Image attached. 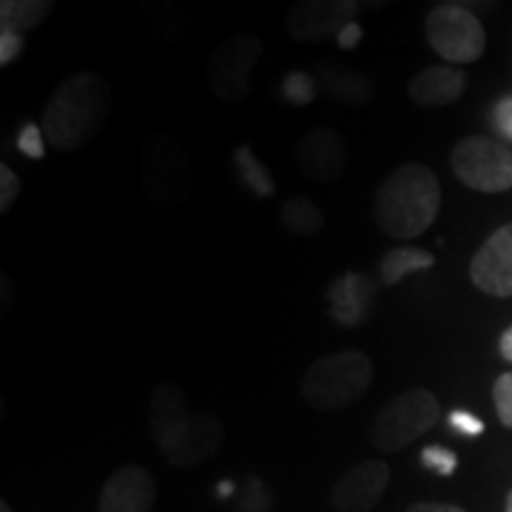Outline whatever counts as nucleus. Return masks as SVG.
Listing matches in <instances>:
<instances>
[{
	"label": "nucleus",
	"mask_w": 512,
	"mask_h": 512,
	"mask_svg": "<svg viewBox=\"0 0 512 512\" xmlns=\"http://www.w3.org/2000/svg\"><path fill=\"white\" fill-rule=\"evenodd\" d=\"M112 110V86L105 76L79 72L50 95L43 128L57 152H76L98 136Z\"/></svg>",
	"instance_id": "1"
},
{
	"label": "nucleus",
	"mask_w": 512,
	"mask_h": 512,
	"mask_svg": "<svg viewBox=\"0 0 512 512\" xmlns=\"http://www.w3.org/2000/svg\"><path fill=\"white\" fill-rule=\"evenodd\" d=\"M441 207V185L430 166L408 162L392 171L375 192L373 221L392 240H411L427 233Z\"/></svg>",
	"instance_id": "2"
},
{
	"label": "nucleus",
	"mask_w": 512,
	"mask_h": 512,
	"mask_svg": "<svg viewBox=\"0 0 512 512\" xmlns=\"http://www.w3.org/2000/svg\"><path fill=\"white\" fill-rule=\"evenodd\" d=\"M373 384V363L361 349L318 358L302 377V396L320 413H335L361 401Z\"/></svg>",
	"instance_id": "3"
},
{
	"label": "nucleus",
	"mask_w": 512,
	"mask_h": 512,
	"mask_svg": "<svg viewBox=\"0 0 512 512\" xmlns=\"http://www.w3.org/2000/svg\"><path fill=\"white\" fill-rule=\"evenodd\" d=\"M439 415V401L430 389H408L382 408L373 422L370 439L377 451L396 453L430 432L437 425Z\"/></svg>",
	"instance_id": "4"
},
{
	"label": "nucleus",
	"mask_w": 512,
	"mask_h": 512,
	"mask_svg": "<svg viewBox=\"0 0 512 512\" xmlns=\"http://www.w3.org/2000/svg\"><path fill=\"white\" fill-rule=\"evenodd\" d=\"M143 190L155 207H174L190 192L192 174L183 145L166 133H152L145 138L140 152Z\"/></svg>",
	"instance_id": "5"
},
{
	"label": "nucleus",
	"mask_w": 512,
	"mask_h": 512,
	"mask_svg": "<svg viewBox=\"0 0 512 512\" xmlns=\"http://www.w3.org/2000/svg\"><path fill=\"white\" fill-rule=\"evenodd\" d=\"M425 38L441 60L470 64L484 55L486 31L470 10L458 3H439L425 19Z\"/></svg>",
	"instance_id": "6"
},
{
	"label": "nucleus",
	"mask_w": 512,
	"mask_h": 512,
	"mask_svg": "<svg viewBox=\"0 0 512 512\" xmlns=\"http://www.w3.org/2000/svg\"><path fill=\"white\" fill-rule=\"evenodd\" d=\"M451 169L458 181L477 192L512 188V152L491 138H463L451 152Z\"/></svg>",
	"instance_id": "7"
},
{
	"label": "nucleus",
	"mask_w": 512,
	"mask_h": 512,
	"mask_svg": "<svg viewBox=\"0 0 512 512\" xmlns=\"http://www.w3.org/2000/svg\"><path fill=\"white\" fill-rule=\"evenodd\" d=\"M264 53V41L238 31L214 48L207 64L209 88L223 102H242L249 95V74Z\"/></svg>",
	"instance_id": "8"
},
{
	"label": "nucleus",
	"mask_w": 512,
	"mask_h": 512,
	"mask_svg": "<svg viewBox=\"0 0 512 512\" xmlns=\"http://www.w3.org/2000/svg\"><path fill=\"white\" fill-rule=\"evenodd\" d=\"M363 5L356 0H302L287 10V34L299 43H320L339 36Z\"/></svg>",
	"instance_id": "9"
},
{
	"label": "nucleus",
	"mask_w": 512,
	"mask_h": 512,
	"mask_svg": "<svg viewBox=\"0 0 512 512\" xmlns=\"http://www.w3.org/2000/svg\"><path fill=\"white\" fill-rule=\"evenodd\" d=\"M223 427L211 413H195L181 422L159 448L176 467H195L214 456L221 448Z\"/></svg>",
	"instance_id": "10"
},
{
	"label": "nucleus",
	"mask_w": 512,
	"mask_h": 512,
	"mask_svg": "<svg viewBox=\"0 0 512 512\" xmlns=\"http://www.w3.org/2000/svg\"><path fill=\"white\" fill-rule=\"evenodd\" d=\"M392 470L384 460H361L351 465L332 486L330 498L339 512H370L382 501Z\"/></svg>",
	"instance_id": "11"
},
{
	"label": "nucleus",
	"mask_w": 512,
	"mask_h": 512,
	"mask_svg": "<svg viewBox=\"0 0 512 512\" xmlns=\"http://www.w3.org/2000/svg\"><path fill=\"white\" fill-rule=\"evenodd\" d=\"M470 278L491 297H512V223L498 228L472 256Z\"/></svg>",
	"instance_id": "12"
},
{
	"label": "nucleus",
	"mask_w": 512,
	"mask_h": 512,
	"mask_svg": "<svg viewBox=\"0 0 512 512\" xmlns=\"http://www.w3.org/2000/svg\"><path fill=\"white\" fill-rule=\"evenodd\" d=\"M157 503V482L143 465H124L100 491L98 512H150Z\"/></svg>",
	"instance_id": "13"
},
{
	"label": "nucleus",
	"mask_w": 512,
	"mask_h": 512,
	"mask_svg": "<svg viewBox=\"0 0 512 512\" xmlns=\"http://www.w3.org/2000/svg\"><path fill=\"white\" fill-rule=\"evenodd\" d=\"M297 164L311 181L332 183L347 169V145L337 131L318 126L299 140Z\"/></svg>",
	"instance_id": "14"
},
{
	"label": "nucleus",
	"mask_w": 512,
	"mask_h": 512,
	"mask_svg": "<svg viewBox=\"0 0 512 512\" xmlns=\"http://www.w3.org/2000/svg\"><path fill=\"white\" fill-rule=\"evenodd\" d=\"M325 297L330 304V316L342 328H358L366 323L375 309L377 285L366 273L347 271L339 275L335 283H330Z\"/></svg>",
	"instance_id": "15"
},
{
	"label": "nucleus",
	"mask_w": 512,
	"mask_h": 512,
	"mask_svg": "<svg viewBox=\"0 0 512 512\" xmlns=\"http://www.w3.org/2000/svg\"><path fill=\"white\" fill-rule=\"evenodd\" d=\"M467 76L456 67H427L408 81V95L420 107H446L465 93Z\"/></svg>",
	"instance_id": "16"
},
{
	"label": "nucleus",
	"mask_w": 512,
	"mask_h": 512,
	"mask_svg": "<svg viewBox=\"0 0 512 512\" xmlns=\"http://www.w3.org/2000/svg\"><path fill=\"white\" fill-rule=\"evenodd\" d=\"M313 79L318 83V91L344 102V105L363 107L373 100V79L347 64L320 62L313 69Z\"/></svg>",
	"instance_id": "17"
},
{
	"label": "nucleus",
	"mask_w": 512,
	"mask_h": 512,
	"mask_svg": "<svg viewBox=\"0 0 512 512\" xmlns=\"http://www.w3.org/2000/svg\"><path fill=\"white\" fill-rule=\"evenodd\" d=\"M188 418L190 413L183 389L174 382L157 384L150 401H147V420H150V432L157 446Z\"/></svg>",
	"instance_id": "18"
},
{
	"label": "nucleus",
	"mask_w": 512,
	"mask_h": 512,
	"mask_svg": "<svg viewBox=\"0 0 512 512\" xmlns=\"http://www.w3.org/2000/svg\"><path fill=\"white\" fill-rule=\"evenodd\" d=\"M53 8V0H3L0 3V27L8 34H29L46 22Z\"/></svg>",
	"instance_id": "19"
},
{
	"label": "nucleus",
	"mask_w": 512,
	"mask_h": 512,
	"mask_svg": "<svg viewBox=\"0 0 512 512\" xmlns=\"http://www.w3.org/2000/svg\"><path fill=\"white\" fill-rule=\"evenodd\" d=\"M280 221L294 238H313L325 226V216L309 197H290L280 207Z\"/></svg>",
	"instance_id": "20"
},
{
	"label": "nucleus",
	"mask_w": 512,
	"mask_h": 512,
	"mask_svg": "<svg viewBox=\"0 0 512 512\" xmlns=\"http://www.w3.org/2000/svg\"><path fill=\"white\" fill-rule=\"evenodd\" d=\"M434 266V256L425 249L418 247H399L392 249L382 256L380 261V278L384 285H396L401 283L406 275L415 271H427V268Z\"/></svg>",
	"instance_id": "21"
},
{
	"label": "nucleus",
	"mask_w": 512,
	"mask_h": 512,
	"mask_svg": "<svg viewBox=\"0 0 512 512\" xmlns=\"http://www.w3.org/2000/svg\"><path fill=\"white\" fill-rule=\"evenodd\" d=\"M233 164L238 171L242 183L254 192L256 197H271L275 192V183L271 174L266 171V166L259 162V157L254 155L252 147L240 145L233 150Z\"/></svg>",
	"instance_id": "22"
},
{
	"label": "nucleus",
	"mask_w": 512,
	"mask_h": 512,
	"mask_svg": "<svg viewBox=\"0 0 512 512\" xmlns=\"http://www.w3.org/2000/svg\"><path fill=\"white\" fill-rule=\"evenodd\" d=\"M283 95L292 102V105L304 107L318 95V83L313 79V74L292 72L287 74V79L283 81Z\"/></svg>",
	"instance_id": "23"
},
{
	"label": "nucleus",
	"mask_w": 512,
	"mask_h": 512,
	"mask_svg": "<svg viewBox=\"0 0 512 512\" xmlns=\"http://www.w3.org/2000/svg\"><path fill=\"white\" fill-rule=\"evenodd\" d=\"M422 463H425L427 470H434L441 477H451L453 472H456L458 458H456V453L448 451V448L434 444V446H427L425 451H422Z\"/></svg>",
	"instance_id": "24"
},
{
	"label": "nucleus",
	"mask_w": 512,
	"mask_h": 512,
	"mask_svg": "<svg viewBox=\"0 0 512 512\" xmlns=\"http://www.w3.org/2000/svg\"><path fill=\"white\" fill-rule=\"evenodd\" d=\"M494 403L498 420L512 430V373H503L494 384Z\"/></svg>",
	"instance_id": "25"
},
{
	"label": "nucleus",
	"mask_w": 512,
	"mask_h": 512,
	"mask_svg": "<svg viewBox=\"0 0 512 512\" xmlns=\"http://www.w3.org/2000/svg\"><path fill=\"white\" fill-rule=\"evenodd\" d=\"M19 190H22V181L8 164H0V214H8L15 207Z\"/></svg>",
	"instance_id": "26"
},
{
	"label": "nucleus",
	"mask_w": 512,
	"mask_h": 512,
	"mask_svg": "<svg viewBox=\"0 0 512 512\" xmlns=\"http://www.w3.org/2000/svg\"><path fill=\"white\" fill-rule=\"evenodd\" d=\"M17 147H19V152H22V155H27L29 159H43V155H46V143H43L41 128L29 121V124L22 128V133H19Z\"/></svg>",
	"instance_id": "27"
},
{
	"label": "nucleus",
	"mask_w": 512,
	"mask_h": 512,
	"mask_svg": "<svg viewBox=\"0 0 512 512\" xmlns=\"http://www.w3.org/2000/svg\"><path fill=\"white\" fill-rule=\"evenodd\" d=\"M242 491H245L240 508L242 512H264L268 508V503H271L266 486L264 482H259V479H247Z\"/></svg>",
	"instance_id": "28"
},
{
	"label": "nucleus",
	"mask_w": 512,
	"mask_h": 512,
	"mask_svg": "<svg viewBox=\"0 0 512 512\" xmlns=\"http://www.w3.org/2000/svg\"><path fill=\"white\" fill-rule=\"evenodd\" d=\"M22 48H24L22 36L3 31V34H0V64H10L12 60H17V55L22 53Z\"/></svg>",
	"instance_id": "29"
},
{
	"label": "nucleus",
	"mask_w": 512,
	"mask_h": 512,
	"mask_svg": "<svg viewBox=\"0 0 512 512\" xmlns=\"http://www.w3.org/2000/svg\"><path fill=\"white\" fill-rule=\"evenodd\" d=\"M451 427H456L458 432L463 434H472V437H477V434L484 432V422L477 420L472 413H465V411H456L451 413Z\"/></svg>",
	"instance_id": "30"
},
{
	"label": "nucleus",
	"mask_w": 512,
	"mask_h": 512,
	"mask_svg": "<svg viewBox=\"0 0 512 512\" xmlns=\"http://www.w3.org/2000/svg\"><path fill=\"white\" fill-rule=\"evenodd\" d=\"M361 36H363L361 24H358V22L347 24V27L339 31V36H337L339 48H342V50H354L358 46V41H361Z\"/></svg>",
	"instance_id": "31"
},
{
	"label": "nucleus",
	"mask_w": 512,
	"mask_h": 512,
	"mask_svg": "<svg viewBox=\"0 0 512 512\" xmlns=\"http://www.w3.org/2000/svg\"><path fill=\"white\" fill-rule=\"evenodd\" d=\"M496 121H498V128H501L505 136L512 140V98H505L498 102Z\"/></svg>",
	"instance_id": "32"
},
{
	"label": "nucleus",
	"mask_w": 512,
	"mask_h": 512,
	"mask_svg": "<svg viewBox=\"0 0 512 512\" xmlns=\"http://www.w3.org/2000/svg\"><path fill=\"white\" fill-rule=\"evenodd\" d=\"M406 512H467L451 503H415Z\"/></svg>",
	"instance_id": "33"
},
{
	"label": "nucleus",
	"mask_w": 512,
	"mask_h": 512,
	"mask_svg": "<svg viewBox=\"0 0 512 512\" xmlns=\"http://www.w3.org/2000/svg\"><path fill=\"white\" fill-rule=\"evenodd\" d=\"M501 356L508 363H512V328L505 330L503 337H501Z\"/></svg>",
	"instance_id": "34"
},
{
	"label": "nucleus",
	"mask_w": 512,
	"mask_h": 512,
	"mask_svg": "<svg viewBox=\"0 0 512 512\" xmlns=\"http://www.w3.org/2000/svg\"><path fill=\"white\" fill-rule=\"evenodd\" d=\"M505 512H512V491L508 494V501H505Z\"/></svg>",
	"instance_id": "35"
},
{
	"label": "nucleus",
	"mask_w": 512,
	"mask_h": 512,
	"mask_svg": "<svg viewBox=\"0 0 512 512\" xmlns=\"http://www.w3.org/2000/svg\"><path fill=\"white\" fill-rule=\"evenodd\" d=\"M0 512H15V510L10 508V503H5V501H3V503H0Z\"/></svg>",
	"instance_id": "36"
}]
</instances>
